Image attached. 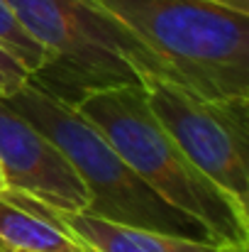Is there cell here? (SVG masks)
<instances>
[{"label":"cell","mask_w":249,"mask_h":252,"mask_svg":"<svg viewBox=\"0 0 249 252\" xmlns=\"http://www.w3.org/2000/svg\"><path fill=\"white\" fill-rule=\"evenodd\" d=\"M29 37L44 49V66L27 81L66 105L83 95L173 81L164 64L98 0H7ZM176 84V81H173Z\"/></svg>","instance_id":"obj_1"},{"label":"cell","mask_w":249,"mask_h":252,"mask_svg":"<svg viewBox=\"0 0 249 252\" xmlns=\"http://www.w3.org/2000/svg\"><path fill=\"white\" fill-rule=\"evenodd\" d=\"M135 174L173 208L191 216L213 243H249V211L195 167L147 103L144 86H117L74 105Z\"/></svg>","instance_id":"obj_2"},{"label":"cell","mask_w":249,"mask_h":252,"mask_svg":"<svg viewBox=\"0 0 249 252\" xmlns=\"http://www.w3.org/2000/svg\"><path fill=\"white\" fill-rule=\"evenodd\" d=\"M205 98H249V12L218 0H98Z\"/></svg>","instance_id":"obj_3"},{"label":"cell","mask_w":249,"mask_h":252,"mask_svg":"<svg viewBox=\"0 0 249 252\" xmlns=\"http://www.w3.org/2000/svg\"><path fill=\"white\" fill-rule=\"evenodd\" d=\"M2 98L69 157L88 191L85 213L168 235L210 240L191 216L154 193L74 105L29 81Z\"/></svg>","instance_id":"obj_4"},{"label":"cell","mask_w":249,"mask_h":252,"mask_svg":"<svg viewBox=\"0 0 249 252\" xmlns=\"http://www.w3.org/2000/svg\"><path fill=\"white\" fill-rule=\"evenodd\" d=\"M144 93L188 159L249 211V98H205L166 79Z\"/></svg>","instance_id":"obj_5"},{"label":"cell","mask_w":249,"mask_h":252,"mask_svg":"<svg viewBox=\"0 0 249 252\" xmlns=\"http://www.w3.org/2000/svg\"><path fill=\"white\" fill-rule=\"evenodd\" d=\"M0 167L7 179V191L56 211L79 213L88 208V191L69 157L2 95Z\"/></svg>","instance_id":"obj_6"},{"label":"cell","mask_w":249,"mask_h":252,"mask_svg":"<svg viewBox=\"0 0 249 252\" xmlns=\"http://www.w3.org/2000/svg\"><path fill=\"white\" fill-rule=\"evenodd\" d=\"M37 203V201H34ZM49 218H54L59 225H64L69 233H74L83 243L88 252H218L220 245L213 240H195V238H181L168 235L159 230H147L137 225L115 223L108 218H98L93 213H69L56 211L49 206L37 203Z\"/></svg>","instance_id":"obj_7"},{"label":"cell","mask_w":249,"mask_h":252,"mask_svg":"<svg viewBox=\"0 0 249 252\" xmlns=\"http://www.w3.org/2000/svg\"><path fill=\"white\" fill-rule=\"evenodd\" d=\"M2 252H88L83 243L49 218L32 198L15 191L0 193Z\"/></svg>","instance_id":"obj_8"},{"label":"cell","mask_w":249,"mask_h":252,"mask_svg":"<svg viewBox=\"0 0 249 252\" xmlns=\"http://www.w3.org/2000/svg\"><path fill=\"white\" fill-rule=\"evenodd\" d=\"M0 47L20 62V66L32 76L37 74L44 62H47V54L44 49L29 37V32L22 27V22L17 20L15 10L10 7L7 0H0Z\"/></svg>","instance_id":"obj_9"},{"label":"cell","mask_w":249,"mask_h":252,"mask_svg":"<svg viewBox=\"0 0 249 252\" xmlns=\"http://www.w3.org/2000/svg\"><path fill=\"white\" fill-rule=\"evenodd\" d=\"M27 79H29V74L20 66V62L12 59V57L0 47V86H2L5 95H10L12 91H17Z\"/></svg>","instance_id":"obj_10"},{"label":"cell","mask_w":249,"mask_h":252,"mask_svg":"<svg viewBox=\"0 0 249 252\" xmlns=\"http://www.w3.org/2000/svg\"><path fill=\"white\" fill-rule=\"evenodd\" d=\"M218 2H225V5H230V7H237V10H242V12H249V0H218Z\"/></svg>","instance_id":"obj_11"},{"label":"cell","mask_w":249,"mask_h":252,"mask_svg":"<svg viewBox=\"0 0 249 252\" xmlns=\"http://www.w3.org/2000/svg\"><path fill=\"white\" fill-rule=\"evenodd\" d=\"M249 243H237V245H220L218 252H247Z\"/></svg>","instance_id":"obj_12"},{"label":"cell","mask_w":249,"mask_h":252,"mask_svg":"<svg viewBox=\"0 0 249 252\" xmlns=\"http://www.w3.org/2000/svg\"><path fill=\"white\" fill-rule=\"evenodd\" d=\"M7 191V179H5V171L0 167V193H5Z\"/></svg>","instance_id":"obj_13"},{"label":"cell","mask_w":249,"mask_h":252,"mask_svg":"<svg viewBox=\"0 0 249 252\" xmlns=\"http://www.w3.org/2000/svg\"><path fill=\"white\" fill-rule=\"evenodd\" d=\"M0 95H5V91H2V86H0Z\"/></svg>","instance_id":"obj_14"},{"label":"cell","mask_w":249,"mask_h":252,"mask_svg":"<svg viewBox=\"0 0 249 252\" xmlns=\"http://www.w3.org/2000/svg\"><path fill=\"white\" fill-rule=\"evenodd\" d=\"M0 252H2V250H0Z\"/></svg>","instance_id":"obj_15"}]
</instances>
